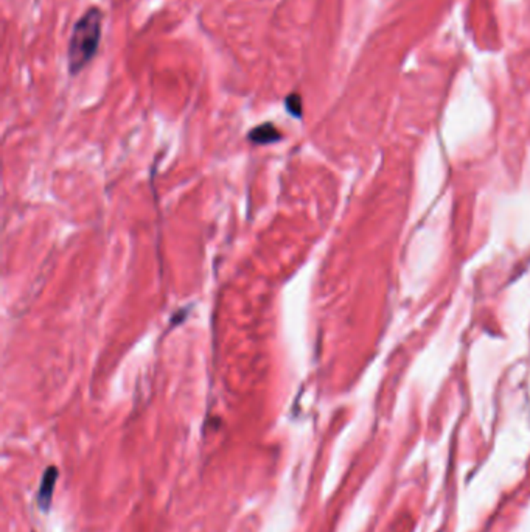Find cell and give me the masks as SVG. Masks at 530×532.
Listing matches in <instances>:
<instances>
[{
    "label": "cell",
    "instance_id": "3957f363",
    "mask_svg": "<svg viewBox=\"0 0 530 532\" xmlns=\"http://www.w3.org/2000/svg\"><path fill=\"white\" fill-rule=\"evenodd\" d=\"M281 134L280 131L273 124H263L255 126L249 134H247V139L251 140L252 143L255 145H269V143H275L281 140Z\"/></svg>",
    "mask_w": 530,
    "mask_h": 532
},
{
    "label": "cell",
    "instance_id": "7a4b0ae2",
    "mask_svg": "<svg viewBox=\"0 0 530 532\" xmlns=\"http://www.w3.org/2000/svg\"><path fill=\"white\" fill-rule=\"evenodd\" d=\"M58 479V470L56 467H49L45 470L43 479H41V486L38 490V505L41 507V511H49V507L51 505V496H53V490H55V484Z\"/></svg>",
    "mask_w": 530,
    "mask_h": 532
},
{
    "label": "cell",
    "instance_id": "277c9868",
    "mask_svg": "<svg viewBox=\"0 0 530 532\" xmlns=\"http://www.w3.org/2000/svg\"><path fill=\"white\" fill-rule=\"evenodd\" d=\"M285 108L294 119H300L302 117V97L299 93L292 92L285 98Z\"/></svg>",
    "mask_w": 530,
    "mask_h": 532
},
{
    "label": "cell",
    "instance_id": "6da1fadb",
    "mask_svg": "<svg viewBox=\"0 0 530 532\" xmlns=\"http://www.w3.org/2000/svg\"><path fill=\"white\" fill-rule=\"evenodd\" d=\"M103 13L92 7L73 25L67 50V67L70 75H78L97 55L102 39Z\"/></svg>",
    "mask_w": 530,
    "mask_h": 532
}]
</instances>
